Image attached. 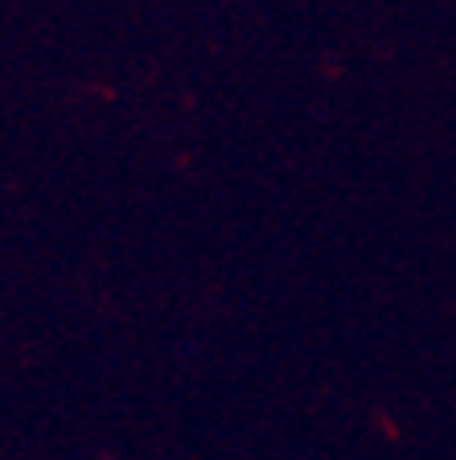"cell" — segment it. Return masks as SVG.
<instances>
[]
</instances>
